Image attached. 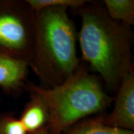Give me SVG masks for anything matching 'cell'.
I'll return each mask as SVG.
<instances>
[{"label": "cell", "mask_w": 134, "mask_h": 134, "mask_svg": "<svg viewBox=\"0 0 134 134\" xmlns=\"http://www.w3.org/2000/svg\"><path fill=\"white\" fill-rule=\"evenodd\" d=\"M81 19L79 41L83 58L116 94L125 76L133 70L132 27L112 19L103 1H90L73 9Z\"/></svg>", "instance_id": "1"}, {"label": "cell", "mask_w": 134, "mask_h": 134, "mask_svg": "<svg viewBox=\"0 0 134 134\" xmlns=\"http://www.w3.org/2000/svg\"><path fill=\"white\" fill-rule=\"evenodd\" d=\"M67 9L48 7L34 11L29 66L43 88H53L64 83L81 63L76 53V29Z\"/></svg>", "instance_id": "2"}, {"label": "cell", "mask_w": 134, "mask_h": 134, "mask_svg": "<svg viewBox=\"0 0 134 134\" xmlns=\"http://www.w3.org/2000/svg\"><path fill=\"white\" fill-rule=\"evenodd\" d=\"M29 87L44 99L49 108L50 134H62L82 119L102 112L114 100L82 63L60 85L46 88L31 84Z\"/></svg>", "instance_id": "3"}, {"label": "cell", "mask_w": 134, "mask_h": 134, "mask_svg": "<svg viewBox=\"0 0 134 134\" xmlns=\"http://www.w3.org/2000/svg\"><path fill=\"white\" fill-rule=\"evenodd\" d=\"M34 19V12L29 4L23 12L4 11L0 13V49L6 52L5 55L30 63Z\"/></svg>", "instance_id": "4"}, {"label": "cell", "mask_w": 134, "mask_h": 134, "mask_svg": "<svg viewBox=\"0 0 134 134\" xmlns=\"http://www.w3.org/2000/svg\"><path fill=\"white\" fill-rule=\"evenodd\" d=\"M113 111L108 115H102L105 124L132 130L134 129V71L132 70L122 80L116 93Z\"/></svg>", "instance_id": "5"}, {"label": "cell", "mask_w": 134, "mask_h": 134, "mask_svg": "<svg viewBox=\"0 0 134 134\" xmlns=\"http://www.w3.org/2000/svg\"><path fill=\"white\" fill-rule=\"evenodd\" d=\"M29 91L31 100L19 119L28 134L48 127L50 121V110L46 100L39 94Z\"/></svg>", "instance_id": "6"}, {"label": "cell", "mask_w": 134, "mask_h": 134, "mask_svg": "<svg viewBox=\"0 0 134 134\" xmlns=\"http://www.w3.org/2000/svg\"><path fill=\"white\" fill-rule=\"evenodd\" d=\"M27 62L0 53V86L6 90L18 88L28 71Z\"/></svg>", "instance_id": "7"}, {"label": "cell", "mask_w": 134, "mask_h": 134, "mask_svg": "<svg viewBox=\"0 0 134 134\" xmlns=\"http://www.w3.org/2000/svg\"><path fill=\"white\" fill-rule=\"evenodd\" d=\"M66 134H134V132L105 124L100 115L76 124Z\"/></svg>", "instance_id": "8"}, {"label": "cell", "mask_w": 134, "mask_h": 134, "mask_svg": "<svg viewBox=\"0 0 134 134\" xmlns=\"http://www.w3.org/2000/svg\"><path fill=\"white\" fill-rule=\"evenodd\" d=\"M103 3L112 19L130 27L134 24L133 0H104Z\"/></svg>", "instance_id": "9"}, {"label": "cell", "mask_w": 134, "mask_h": 134, "mask_svg": "<svg viewBox=\"0 0 134 134\" xmlns=\"http://www.w3.org/2000/svg\"><path fill=\"white\" fill-rule=\"evenodd\" d=\"M90 1L88 0H27L33 11H37L48 7L70 8L73 9L85 6Z\"/></svg>", "instance_id": "10"}, {"label": "cell", "mask_w": 134, "mask_h": 134, "mask_svg": "<svg viewBox=\"0 0 134 134\" xmlns=\"http://www.w3.org/2000/svg\"><path fill=\"white\" fill-rule=\"evenodd\" d=\"M26 129L19 119L6 117L0 120V134H27Z\"/></svg>", "instance_id": "11"}, {"label": "cell", "mask_w": 134, "mask_h": 134, "mask_svg": "<svg viewBox=\"0 0 134 134\" xmlns=\"http://www.w3.org/2000/svg\"><path fill=\"white\" fill-rule=\"evenodd\" d=\"M30 134H50V133L49 131H48V127H46V128H43L42 129L38 130L37 132H34V133Z\"/></svg>", "instance_id": "12"}]
</instances>
